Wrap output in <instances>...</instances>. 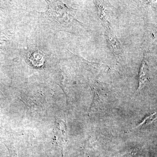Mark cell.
<instances>
[{
	"label": "cell",
	"mask_w": 157,
	"mask_h": 157,
	"mask_svg": "<svg viewBox=\"0 0 157 157\" xmlns=\"http://www.w3.org/2000/svg\"><path fill=\"white\" fill-rule=\"evenodd\" d=\"M46 2L49 8L42 15L53 29L75 33L78 26H82V22L76 18L75 9L59 1Z\"/></svg>",
	"instance_id": "1"
},
{
	"label": "cell",
	"mask_w": 157,
	"mask_h": 157,
	"mask_svg": "<svg viewBox=\"0 0 157 157\" xmlns=\"http://www.w3.org/2000/svg\"><path fill=\"white\" fill-rule=\"evenodd\" d=\"M90 86L94 91V98L90 113L99 112L107 107L112 100L111 91L107 85L97 80L93 82Z\"/></svg>",
	"instance_id": "2"
},
{
	"label": "cell",
	"mask_w": 157,
	"mask_h": 157,
	"mask_svg": "<svg viewBox=\"0 0 157 157\" xmlns=\"http://www.w3.org/2000/svg\"><path fill=\"white\" fill-rule=\"evenodd\" d=\"M94 3L98 7L99 17L104 28H110V6L104 1H96Z\"/></svg>",
	"instance_id": "3"
},
{
	"label": "cell",
	"mask_w": 157,
	"mask_h": 157,
	"mask_svg": "<svg viewBox=\"0 0 157 157\" xmlns=\"http://www.w3.org/2000/svg\"><path fill=\"white\" fill-rule=\"evenodd\" d=\"M105 29L107 33V39L111 51L117 57L120 58L122 52L120 42L116 36L113 33L111 28Z\"/></svg>",
	"instance_id": "4"
},
{
	"label": "cell",
	"mask_w": 157,
	"mask_h": 157,
	"mask_svg": "<svg viewBox=\"0 0 157 157\" xmlns=\"http://www.w3.org/2000/svg\"><path fill=\"white\" fill-rule=\"evenodd\" d=\"M149 82V70L146 59L144 58L140 67L138 76V87L137 93L142 89Z\"/></svg>",
	"instance_id": "5"
},
{
	"label": "cell",
	"mask_w": 157,
	"mask_h": 157,
	"mask_svg": "<svg viewBox=\"0 0 157 157\" xmlns=\"http://www.w3.org/2000/svg\"><path fill=\"white\" fill-rule=\"evenodd\" d=\"M156 113H153L151 115L147 117H145L144 119V120L142 123L139 124L138 125L135 127L134 129L139 128H141V127L145 126L147 125L150 124L152 123L156 119Z\"/></svg>",
	"instance_id": "6"
},
{
	"label": "cell",
	"mask_w": 157,
	"mask_h": 157,
	"mask_svg": "<svg viewBox=\"0 0 157 157\" xmlns=\"http://www.w3.org/2000/svg\"><path fill=\"white\" fill-rule=\"evenodd\" d=\"M30 60L33 61V63L36 64V66H39V65H42L40 62L43 63V56L42 55H40L39 52H36L35 53L32 54L30 58Z\"/></svg>",
	"instance_id": "7"
}]
</instances>
